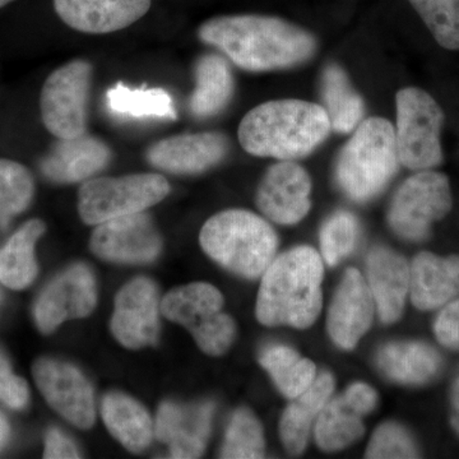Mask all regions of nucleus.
<instances>
[{
  "instance_id": "1",
  "label": "nucleus",
  "mask_w": 459,
  "mask_h": 459,
  "mask_svg": "<svg viewBox=\"0 0 459 459\" xmlns=\"http://www.w3.org/2000/svg\"><path fill=\"white\" fill-rule=\"evenodd\" d=\"M198 36L249 72H268L307 62L316 54L312 33L281 18L238 14L212 18Z\"/></svg>"
},
{
  "instance_id": "2",
  "label": "nucleus",
  "mask_w": 459,
  "mask_h": 459,
  "mask_svg": "<svg viewBox=\"0 0 459 459\" xmlns=\"http://www.w3.org/2000/svg\"><path fill=\"white\" fill-rule=\"evenodd\" d=\"M327 111L303 100H276L258 105L238 126V142L247 153L294 161L310 155L329 135Z\"/></svg>"
},
{
  "instance_id": "3",
  "label": "nucleus",
  "mask_w": 459,
  "mask_h": 459,
  "mask_svg": "<svg viewBox=\"0 0 459 459\" xmlns=\"http://www.w3.org/2000/svg\"><path fill=\"white\" fill-rule=\"evenodd\" d=\"M325 265L312 247H298L272 261L263 273L256 318L268 327L290 325L305 329L322 310Z\"/></svg>"
},
{
  "instance_id": "4",
  "label": "nucleus",
  "mask_w": 459,
  "mask_h": 459,
  "mask_svg": "<svg viewBox=\"0 0 459 459\" xmlns=\"http://www.w3.org/2000/svg\"><path fill=\"white\" fill-rule=\"evenodd\" d=\"M199 241L213 261L249 280L264 273L279 247L270 223L246 210L214 214L202 228Z\"/></svg>"
},
{
  "instance_id": "5",
  "label": "nucleus",
  "mask_w": 459,
  "mask_h": 459,
  "mask_svg": "<svg viewBox=\"0 0 459 459\" xmlns=\"http://www.w3.org/2000/svg\"><path fill=\"white\" fill-rule=\"evenodd\" d=\"M398 162L394 126L385 117H369L338 156V186L352 201H370L394 177Z\"/></svg>"
},
{
  "instance_id": "6",
  "label": "nucleus",
  "mask_w": 459,
  "mask_h": 459,
  "mask_svg": "<svg viewBox=\"0 0 459 459\" xmlns=\"http://www.w3.org/2000/svg\"><path fill=\"white\" fill-rule=\"evenodd\" d=\"M222 307L223 298L216 287L195 282L169 292L161 312L188 329L202 351L219 356L228 351L237 334L234 320L222 313Z\"/></svg>"
},
{
  "instance_id": "7",
  "label": "nucleus",
  "mask_w": 459,
  "mask_h": 459,
  "mask_svg": "<svg viewBox=\"0 0 459 459\" xmlns=\"http://www.w3.org/2000/svg\"><path fill=\"white\" fill-rule=\"evenodd\" d=\"M170 193L162 175L134 174L84 181L78 195V212L87 225L144 212Z\"/></svg>"
},
{
  "instance_id": "8",
  "label": "nucleus",
  "mask_w": 459,
  "mask_h": 459,
  "mask_svg": "<svg viewBox=\"0 0 459 459\" xmlns=\"http://www.w3.org/2000/svg\"><path fill=\"white\" fill-rule=\"evenodd\" d=\"M395 146L401 164L416 171L439 165L444 114L437 102L425 91L407 87L395 96Z\"/></svg>"
},
{
  "instance_id": "9",
  "label": "nucleus",
  "mask_w": 459,
  "mask_h": 459,
  "mask_svg": "<svg viewBox=\"0 0 459 459\" xmlns=\"http://www.w3.org/2000/svg\"><path fill=\"white\" fill-rule=\"evenodd\" d=\"M92 65L75 59L47 78L40 96L41 119L57 140L87 133Z\"/></svg>"
},
{
  "instance_id": "10",
  "label": "nucleus",
  "mask_w": 459,
  "mask_h": 459,
  "mask_svg": "<svg viewBox=\"0 0 459 459\" xmlns=\"http://www.w3.org/2000/svg\"><path fill=\"white\" fill-rule=\"evenodd\" d=\"M452 207L448 178L440 172L422 170L400 186L389 210V225L407 240H422L431 225L442 220Z\"/></svg>"
},
{
  "instance_id": "11",
  "label": "nucleus",
  "mask_w": 459,
  "mask_h": 459,
  "mask_svg": "<svg viewBox=\"0 0 459 459\" xmlns=\"http://www.w3.org/2000/svg\"><path fill=\"white\" fill-rule=\"evenodd\" d=\"M33 377L48 403L71 424L81 429L95 424L92 386L77 368L53 359H41L33 365Z\"/></svg>"
},
{
  "instance_id": "12",
  "label": "nucleus",
  "mask_w": 459,
  "mask_h": 459,
  "mask_svg": "<svg viewBox=\"0 0 459 459\" xmlns=\"http://www.w3.org/2000/svg\"><path fill=\"white\" fill-rule=\"evenodd\" d=\"M98 301L95 276L87 265L74 264L56 277L35 305V320L44 333L69 319L84 318Z\"/></svg>"
},
{
  "instance_id": "13",
  "label": "nucleus",
  "mask_w": 459,
  "mask_h": 459,
  "mask_svg": "<svg viewBox=\"0 0 459 459\" xmlns=\"http://www.w3.org/2000/svg\"><path fill=\"white\" fill-rule=\"evenodd\" d=\"M162 241L152 220L144 212L99 223L91 237V249L99 258L120 263L152 262Z\"/></svg>"
},
{
  "instance_id": "14",
  "label": "nucleus",
  "mask_w": 459,
  "mask_h": 459,
  "mask_svg": "<svg viewBox=\"0 0 459 459\" xmlns=\"http://www.w3.org/2000/svg\"><path fill=\"white\" fill-rule=\"evenodd\" d=\"M309 174L294 161H280L265 172L255 202L261 212L280 225H295L309 213L312 202Z\"/></svg>"
},
{
  "instance_id": "15",
  "label": "nucleus",
  "mask_w": 459,
  "mask_h": 459,
  "mask_svg": "<svg viewBox=\"0 0 459 459\" xmlns=\"http://www.w3.org/2000/svg\"><path fill=\"white\" fill-rule=\"evenodd\" d=\"M377 406L376 389L365 383H353L340 397L329 400L314 429L320 449L337 452L360 439L365 431L362 418Z\"/></svg>"
},
{
  "instance_id": "16",
  "label": "nucleus",
  "mask_w": 459,
  "mask_h": 459,
  "mask_svg": "<svg viewBox=\"0 0 459 459\" xmlns=\"http://www.w3.org/2000/svg\"><path fill=\"white\" fill-rule=\"evenodd\" d=\"M117 342L129 350L150 346L159 337V294L155 283L135 279L117 292L110 323Z\"/></svg>"
},
{
  "instance_id": "17",
  "label": "nucleus",
  "mask_w": 459,
  "mask_h": 459,
  "mask_svg": "<svg viewBox=\"0 0 459 459\" xmlns=\"http://www.w3.org/2000/svg\"><path fill=\"white\" fill-rule=\"evenodd\" d=\"M229 148L228 137L222 133L180 134L151 144L146 160L153 168L171 174H199L220 164Z\"/></svg>"
},
{
  "instance_id": "18",
  "label": "nucleus",
  "mask_w": 459,
  "mask_h": 459,
  "mask_svg": "<svg viewBox=\"0 0 459 459\" xmlns=\"http://www.w3.org/2000/svg\"><path fill=\"white\" fill-rule=\"evenodd\" d=\"M373 295L360 271L350 268L329 307L327 328L333 342L352 350L369 331L376 313Z\"/></svg>"
},
{
  "instance_id": "19",
  "label": "nucleus",
  "mask_w": 459,
  "mask_h": 459,
  "mask_svg": "<svg viewBox=\"0 0 459 459\" xmlns=\"http://www.w3.org/2000/svg\"><path fill=\"white\" fill-rule=\"evenodd\" d=\"M213 411L212 402L183 406L165 402L157 412V439L168 444L172 458L201 457L210 437Z\"/></svg>"
},
{
  "instance_id": "20",
  "label": "nucleus",
  "mask_w": 459,
  "mask_h": 459,
  "mask_svg": "<svg viewBox=\"0 0 459 459\" xmlns=\"http://www.w3.org/2000/svg\"><path fill=\"white\" fill-rule=\"evenodd\" d=\"M54 8L75 31L100 35L137 22L150 11L151 0H54Z\"/></svg>"
},
{
  "instance_id": "21",
  "label": "nucleus",
  "mask_w": 459,
  "mask_h": 459,
  "mask_svg": "<svg viewBox=\"0 0 459 459\" xmlns=\"http://www.w3.org/2000/svg\"><path fill=\"white\" fill-rule=\"evenodd\" d=\"M111 157L110 147L104 141L84 133L57 141L42 160L41 171L56 183H80L104 170Z\"/></svg>"
},
{
  "instance_id": "22",
  "label": "nucleus",
  "mask_w": 459,
  "mask_h": 459,
  "mask_svg": "<svg viewBox=\"0 0 459 459\" xmlns=\"http://www.w3.org/2000/svg\"><path fill=\"white\" fill-rule=\"evenodd\" d=\"M368 285L383 323L400 319L410 292L411 270L394 250L376 247L368 256Z\"/></svg>"
},
{
  "instance_id": "23",
  "label": "nucleus",
  "mask_w": 459,
  "mask_h": 459,
  "mask_svg": "<svg viewBox=\"0 0 459 459\" xmlns=\"http://www.w3.org/2000/svg\"><path fill=\"white\" fill-rule=\"evenodd\" d=\"M410 270L411 300L418 309H435L459 295V256L421 253Z\"/></svg>"
},
{
  "instance_id": "24",
  "label": "nucleus",
  "mask_w": 459,
  "mask_h": 459,
  "mask_svg": "<svg viewBox=\"0 0 459 459\" xmlns=\"http://www.w3.org/2000/svg\"><path fill=\"white\" fill-rule=\"evenodd\" d=\"M333 391V377L329 373L320 374L313 385L287 407L280 422L281 439L287 451L292 455L304 452L313 422L331 400Z\"/></svg>"
},
{
  "instance_id": "25",
  "label": "nucleus",
  "mask_w": 459,
  "mask_h": 459,
  "mask_svg": "<svg viewBox=\"0 0 459 459\" xmlns=\"http://www.w3.org/2000/svg\"><path fill=\"white\" fill-rule=\"evenodd\" d=\"M195 77V89L189 100L190 113L198 119L221 113L234 95V77L228 60L217 54L199 57Z\"/></svg>"
},
{
  "instance_id": "26",
  "label": "nucleus",
  "mask_w": 459,
  "mask_h": 459,
  "mask_svg": "<svg viewBox=\"0 0 459 459\" xmlns=\"http://www.w3.org/2000/svg\"><path fill=\"white\" fill-rule=\"evenodd\" d=\"M102 419L115 439L128 451L140 453L152 442V420L142 404L122 394H110L102 401Z\"/></svg>"
},
{
  "instance_id": "27",
  "label": "nucleus",
  "mask_w": 459,
  "mask_h": 459,
  "mask_svg": "<svg viewBox=\"0 0 459 459\" xmlns=\"http://www.w3.org/2000/svg\"><path fill=\"white\" fill-rule=\"evenodd\" d=\"M440 362L433 347L421 342L389 343L377 355L380 369L403 385L428 382L439 370Z\"/></svg>"
},
{
  "instance_id": "28",
  "label": "nucleus",
  "mask_w": 459,
  "mask_h": 459,
  "mask_svg": "<svg viewBox=\"0 0 459 459\" xmlns=\"http://www.w3.org/2000/svg\"><path fill=\"white\" fill-rule=\"evenodd\" d=\"M45 232V223L32 220L22 226L0 249V282L13 290L31 285L38 274L35 246Z\"/></svg>"
},
{
  "instance_id": "29",
  "label": "nucleus",
  "mask_w": 459,
  "mask_h": 459,
  "mask_svg": "<svg viewBox=\"0 0 459 459\" xmlns=\"http://www.w3.org/2000/svg\"><path fill=\"white\" fill-rule=\"evenodd\" d=\"M108 113L120 119H168L178 117L174 100L164 89H131L117 83L105 96Z\"/></svg>"
},
{
  "instance_id": "30",
  "label": "nucleus",
  "mask_w": 459,
  "mask_h": 459,
  "mask_svg": "<svg viewBox=\"0 0 459 459\" xmlns=\"http://www.w3.org/2000/svg\"><path fill=\"white\" fill-rule=\"evenodd\" d=\"M322 90L332 129L338 133L353 131L361 123L364 102L341 66L332 65L325 68Z\"/></svg>"
},
{
  "instance_id": "31",
  "label": "nucleus",
  "mask_w": 459,
  "mask_h": 459,
  "mask_svg": "<svg viewBox=\"0 0 459 459\" xmlns=\"http://www.w3.org/2000/svg\"><path fill=\"white\" fill-rule=\"evenodd\" d=\"M261 365L270 373L274 385L287 398L299 397L313 385L316 368L309 359L283 344H274L262 352Z\"/></svg>"
},
{
  "instance_id": "32",
  "label": "nucleus",
  "mask_w": 459,
  "mask_h": 459,
  "mask_svg": "<svg viewBox=\"0 0 459 459\" xmlns=\"http://www.w3.org/2000/svg\"><path fill=\"white\" fill-rule=\"evenodd\" d=\"M33 179L25 166L12 160L0 159V226L23 212L33 197Z\"/></svg>"
},
{
  "instance_id": "33",
  "label": "nucleus",
  "mask_w": 459,
  "mask_h": 459,
  "mask_svg": "<svg viewBox=\"0 0 459 459\" xmlns=\"http://www.w3.org/2000/svg\"><path fill=\"white\" fill-rule=\"evenodd\" d=\"M264 446L261 422L249 410H238L230 421L221 449V458H263Z\"/></svg>"
},
{
  "instance_id": "34",
  "label": "nucleus",
  "mask_w": 459,
  "mask_h": 459,
  "mask_svg": "<svg viewBox=\"0 0 459 459\" xmlns=\"http://www.w3.org/2000/svg\"><path fill=\"white\" fill-rule=\"evenodd\" d=\"M440 47L459 50V0H410Z\"/></svg>"
},
{
  "instance_id": "35",
  "label": "nucleus",
  "mask_w": 459,
  "mask_h": 459,
  "mask_svg": "<svg viewBox=\"0 0 459 459\" xmlns=\"http://www.w3.org/2000/svg\"><path fill=\"white\" fill-rule=\"evenodd\" d=\"M359 238V222L352 213L338 211L320 230L323 261L334 267L344 256L351 255Z\"/></svg>"
},
{
  "instance_id": "36",
  "label": "nucleus",
  "mask_w": 459,
  "mask_h": 459,
  "mask_svg": "<svg viewBox=\"0 0 459 459\" xmlns=\"http://www.w3.org/2000/svg\"><path fill=\"white\" fill-rule=\"evenodd\" d=\"M367 458H416L415 444L400 425L386 422L371 437Z\"/></svg>"
},
{
  "instance_id": "37",
  "label": "nucleus",
  "mask_w": 459,
  "mask_h": 459,
  "mask_svg": "<svg viewBox=\"0 0 459 459\" xmlns=\"http://www.w3.org/2000/svg\"><path fill=\"white\" fill-rule=\"evenodd\" d=\"M29 386L22 377L12 373L11 365L0 352V401L13 410H22L29 403Z\"/></svg>"
},
{
  "instance_id": "38",
  "label": "nucleus",
  "mask_w": 459,
  "mask_h": 459,
  "mask_svg": "<svg viewBox=\"0 0 459 459\" xmlns=\"http://www.w3.org/2000/svg\"><path fill=\"white\" fill-rule=\"evenodd\" d=\"M439 342L449 349L459 350V300L446 305L434 325Z\"/></svg>"
},
{
  "instance_id": "39",
  "label": "nucleus",
  "mask_w": 459,
  "mask_h": 459,
  "mask_svg": "<svg viewBox=\"0 0 459 459\" xmlns=\"http://www.w3.org/2000/svg\"><path fill=\"white\" fill-rule=\"evenodd\" d=\"M77 446L57 429H51L45 440L44 458H80Z\"/></svg>"
},
{
  "instance_id": "40",
  "label": "nucleus",
  "mask_w": 459,
  "mask_h": 459,
  "mask_svg": "<svg viewBox=\"0 0 459 459\" xmlns=\"http://www.w3.org/2000/svg\"><path fill=\"white\" fill-rule=\"evenodd\" d=\"M452 425L459 434V377L453 386L452 394Z\"/></svg>"
},
{
  "instance_id": "41",
  "label": "nucleus",
  "mask_w": 459,
  "mask_h": 459,
  "mask_svg": "<svg viewBox=\"0 0 459 459\" xmlns=\"http://www.w3.org/2000/svg\"><path fill=\"white\" fill-rule=\"evenodd\" d=\"M9 437V424L7 419L0 412V449L5 446Z\"/></svg>"
},
{
  "instance_id": "42",
  "label": "nucleus",
  "mask_w": 459,
  "mask_h": 459,
  "mask_svg": "<svg viewBox=\"0 0 459 459\" xmlns=\"http://www.w3.org/2000/svg\"><path fill=\"white\" fill-rule=\"evenodd\" d=\"M12 2H13V0H0V8L4 7V5H7Z\"/></svg>"
}]
</instances>
